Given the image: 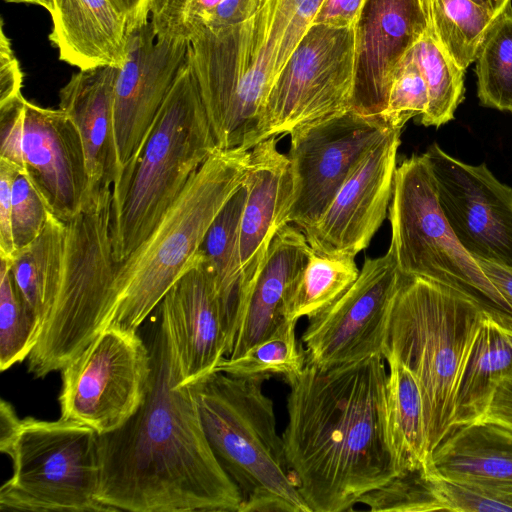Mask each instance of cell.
I'll return each instance as SVG.
<instances>
[{"label": "cell", "instance_id": "1", "mask_svg": "<svg viewBox=\"0 0 512 512\" xmlns=\"http://www.w3.org/2000/svg\"><path fill=\"white\" fill-rule=\"evenodd\" d=\"M158 307L147 395L121 427L98 436V499L112 511L241 512V493L209 444L192 386L182 384L169 315Z\"/></svg>", "mask_w": 512, "mask_h": 512}, {"label": "cell", "instance_id": "2", "mask_svg": "<svg viewBox=\"0 0 512 512\" xmlns=\"http://www.w3.org/2000/svg\"><path fill=\"white\" fill-rule=\"evenodd\" d=\"M385 359L306 363L287 381L282 434L294 483L311 512H343L396 474L387 424Z\"/></svg>", "mask_w": 512, "mask_h": 512}, {"label": "cell", "instance_id": "3", "mask_svg": "<svg viewBox=\"0 0 512 512\" xmlns=\"http://www.w3.org/2000/svg\"><path fill=\"white\" fill-rule=\"evenodd\" d=\"M486 315L449 286L399 272L382 356L396 357L419 384L429 457L453 430L458 383Z\"/></svg>", "mask_w": 512, "mask_h": 512}, {"label": "cell", "instance_id": "4", "mask_svg": "<svg viewBox=\"0 0 512 512\" xmlns=\"http://www.w3.org/2000/svg\"><path fill=\"white\" fill-rule=\"evenodd\" d=\"M218 149L187 58L138 157L113 185L111 239L116 263L148 237Z\"/></svg>", "mask_w": 512, "mask_h": 512}, {"label": "cell", "instance_id": "5", "mask_svg": "<svg viewBox=\"0 0 512 512\" xmlns=\"http://www.w3.org/2000/svg\"><path fill=\"white\" fill-rule=\"evenodd\" d=\"M249 161V150H216L148 237L116 263L107 327L137 331L159 306L195 262L211 224L242 186Z\"/></svg>", "mask_w": 512, "mask_h": 512}, {"label": "cell", "instance_id": "6", "mask_svg": "<svg viewBox=\"0 0 512 512\" xmlns=\"http://www.w3.org/2000/svg\"><path fill=\"white\" fill-rule=\"evenodd\" d=\"M267 380L214 371L191 386L209 444L241 493V512H311L292 478Z\"/></svg>", "mask_w": 512, "mask_h": 512}, {"label": "cell", "instance_id": "7", "mask_svg": "<svg viewBox=\"0 0 512 512\" xmlns=\"http://www.w3.org/2000/svg\"><path fill=\"white\" fill-rule=\"evenodd\" d=\"M112 192L66 222L63 268L51 310L28 357L43 378L61 371L109 325L116 262L111 239Z\"/></svg>", "mask_w": 512, "mask_h": 512}, {"label": "cell", "instance_id": "8", "mask_svg": "<svg viewBox=\"0 0 512 512\" xmlns=\"http://www.w3.org/2000/svg\"><path fill=\"white\" fill-rule=\"evenodd\" d=\"M392 251L398 271L449 286L512 330V308L460 244L438 204L425 153L397 166L389 206Z\"/></svg>", "mask_w": 512, "mask_h": 512}, {"label": "cell", "instance_id": "9", "mask_svg": "<svg viewBox=\"0 0 512 512\" xmlns=\"http://www.w3.org/2000/svg\"><path fill=\"white\" fill-rule=\"evenodd\" d=\"M99 434L80 422L21 419L1 452L12 475L0 489V509L10 511H112L98 499Z\"/></svg>", "mask_w": 512, "mask_h": 512}, {"label": "cell", "instance_id": "10", "mask_svg": "<svg viewBox=\"0 0 512 512\" xmlns=\"http://www.w3.org/2000/svg\"><path fill=\"white\" fill-rule=\"evenodd\" d=\"M255 16L233 28L201 31L188 50V63L222 150L252 148L271 87L272 52Z\"/></svg>", "mask_w": 512, "mask_h": 512}, {"label": "cell", "instance_id": "11", "mask_svg": "<svg viewBox=\"0 0 512 512\" xmlns=\"http://www.w3.org/2000/svg\"><path fill=\"white\" fill-rule=\"evenodd\" d=\"M355 30L312 24L275 78L252 147L352 110Z\"/></svg>", "mask_w": 512, "mask_h": 512}, {"label": "cell", "instance_id": "12", "mask_svg": "<svg viewBox=\"0 0 512 512\" xmlns=\"http://www.w3.org/2000/svg\"><path fill=\"white\" fill-rule=\"evenodd\" d=\"M0 158L12 162L48 211L68 222L87 202V174L78 131L64 111L20 95L0 105Z\"/></svg>", "mask_w": 512, "mask_h": 512}, {"label": "cell", "instance_id": "13", "mask_svg": "<svg viewBox=\"0 0 512 512\" xmlns=\"http://www.w3.org/2000/svg\"><path fill=\"white\" fill-rule=\"evenodd\" d=\"M152 372L148 344L137 331L104 329L61 370V417L99 435L121 427L142 405Z\"/></svg>", "mask_w": 512, "mask_h": 512}, {"label": "cell", "instance_id": "14", "mask_svg": "<svg viewBox=\"0 0 512 512\" xmlns=\"http://www.w3.org/2000/svg\"><path fill=\"white\" fill-rule=\"evenodd\" d=\"M393 129L350 110L292 131L287 155L293 181L289 222L301 231L316 222L356 164Z\"/></svg>", "mask_w": 512, "mask_h": 512}, {"label": "cell", "instance_id": "15", "mask_svg": "<svg viewBox=\"0 0 512 512\" xmlns=\"http://www.w3.org/2000/svg\"><path fill=\"white\" fill-rule=\"evenodd\" d=\"M424 153L439 207L460 244L475 259L512 269V187L485 164L464 163L436 142Z\"/></svg>", "mask_w": 512, "mask_h": 512}, {"label": "cell", "instance_id": "16", "mask_svg": "<svg viewBox=\"0 0 512 512\" xmlns=\"http://www.w3.org/2000/svg\"><path fill=\"white\" fill-rule=\"evenodd\" d=\"M398 277L390 249L380 257H366L351 287L309 319L301 336L307 363L328 367L382 355Z\"/></svg>", "mask_w": 512, "mask_h": 512}, {"label": "cell", "instance_id": "17", "mask_svg": "<svg viewBox=\"0 0 512 512\" xmlns=\"http://www.w3.org/2000/svg\"><path fill=\"white\" fill-rule=\"evenodd\" d=\"M189 46L187 41L158 38L149 20L129 31L126 58L118 68L114 87L118 178L138 157L157 113L187 61Z\"/></svg>", "mask_w": 512, "mask_h": 512}, {"label": "cell", "instance_id": "18", "mask_svg": "<svg viewBox=\"0 0 512 512\" xmlns=\"http://www.w3.org/2000/svg\"><path fill=\"white\" fill-rule=\"evenodd\" d=\"M401 133L395 128L372 146L320 218L302 231L315 253L355 257L369 246L389 210Z\"/></svg>", "mask_w": 512, "mask_h": 512}, {"label": "cell", "instance_id": "19", "mask_svg": "<svg viewBox=\"0 0 512 512\" xmlns=\"http://www.w3.org/2000/svg\"><path fill=\"white\" fill-rule=\"evenodd\" d=\"M354 30L352 110L380 119L397 67L428 30L421 0H366Z\"/></svg>", "mask_w": 512, "mask_h": 512}, {"label": "cell", "instance_id": "20", "mask_svg": "<svg viewBox=\"0 0 512 512\" xmlns=\"http://www.w3.org/2000/svg\"><path fill=\"white\" fill-rule=\"evenodd\" d=\"M159 305L172 324L182 384L190 385L214 372L228 353V320L202 249Z\"/></svg>", "mask_w": 512, "mask_h": 512}, {"label": "cell", "instance_id": "21", "mask_svg": "<svg viewBox=\"0 0 512 512\" xmlns=\"http://www.w3.org/2000/svg\"><path fill=\"white\" fill-rule=\"evenodd\" d=\"M312 252L299 228L289 223L279 230L253 276L239 289L235 336L227 358L240 356L286 321L288 289Z\"/></svg>", "mask_w": 512, "mask_h": 512}, {"label": "cell", "instance_id": "22", "mask_svg": "<svg viewBox=\"0 0 512 512\" xmlns=\"http://www.w3.org/2000/svg\"><path fill=\"white\" fill-rule=\"evenodd\" d=\"M277 136L253 146L243 181L246 198L239 227L240 287L254 274L281 228L289 224L293 181Z\"/></svg>", "mask_w": 512, "mask_h": 512}, {"label": "cell", "instance_id": "23", "mask_svg": "<svg viewBox=\"0 0 512 512\" xmlns=\"http://www.w3.org/2000/svg\"><path fill=\"white\" fill-rule=\"evenodd\" d=\"M118 68L80 70L59 92V108L80 136L88 181L87 203L112 191L119 172L113 122Z\"/></svg>", "mask_w": 512, "mask_h": 512}, {"label": "cell", "instance_id": "24", "mask_svg": "<svg viewBox=\"0 0 512 512\" xmlns=\"http://www.w3.org/2000/svg\"><path fill=\"white\" fill-rule=\"evenodd\" d=\"M50 14L60 60L79 70L124 63L129 26L110 0H53Z\"/></svg>", "mask_w": 512, "mask_h": 512}, {"label": "cell", "instance_id": "25", "mask_svg": "<svg viewBox=\"0 0 512 512\" xmlns=\"http://www.w3.org/2000/svg\"><path fill=\"white\" fill-rule=\"evenodd\" d=\"M429 465L448 479L512 488V433L482 421L458 427L432 452Z\"/></svg>", "mask_w": 512, "mask_h": 512}, {"label": "cell", "instance_id": "26", "mask_svg": "<svg viewBox=\"0 0 512 512\" xmlns=\"http://www.w3.org/2000/svg\"><path fill=\"white\" fill-rule=\"evenodd\" d=\"M511 370L512 330L486 315L458 383L453 430L482 420L496 387Z\"/></svg>", "mask_w": 512, "mask_h": 512}, {"label": "cell", "instance_id": "27", "mask_svg": "<svg viewBox=\"0 0 512 512\" xmlns=\"http://www.w3.org/2000/svg\"><path fill=\"white\" fill-rule=\"evenodd\" d=\"M384 359L389 365L387 424L398 474L420 468L429 460L424 405L411 371L393 355Z\"/></svg>", "mask_w": 512, "mask_h": 512}, {"label": "cell", "instance_id": "28", "mask_svg": "<svg viewBox=\"0 0 512 512\" xmlns=\"http://www.w3.org/2000/svg\"><path fill=\"white\" fill-rule=\"evenodd\" d=\"M65 243L66 223L50 214L40 235L16 251L10 261L15 286L41 328L58 290Z\"/></svg>", "mask_w": 512, "mask_h": 512}, {"label": "cell", "instance_id": "29", "mask_svg": "<svg viewBox=\"0 0 512 512\" xmlns=\"http://www.w3.org/2000/svg\"><path fill=\"white\" fill-rule=\"evenodd\" d=\"M245 198L246 188L242 184L211 224L201 248L213 271L216 288L227 315V356L231 351L235 336L241 280L239 227Z\"/></svg>", "mask_w": 512, "mask_h": 512}, {"label": "cell", "instance_id": "30", "mask_svg": "<svg viewBox=\"0 0 512 512\" xmlns=\"http://www.w3.org/2000/svg\"><path fill=\"white\" fill-rule=\"evenodd\" d=\"M428 30L462 69L476 61L489 29L499 16L472 0H421Z\"/></svg>", "mask_w": 512, "mask_h": 512}, {"label": "cell", "instance_id": "31", "mask_svg": "<svg viewBox=\"0 0 512 512\" xmlns=\"http://www.w3.org/2000/svg\"><path fill=\"white\" fill-rule=\"evenodd\" d=\"M354 258L313 251L288 289L285 319L297 322L302 317L311 319L338 300L359 276Z\"/></svg>", "mask_w": 512, "mask_h": 512}, {"label": "cell", "instance_id": "32", "mask_svg": "<svg viewBox=\"0 0 512 512\" xmlns=\"http://www.w3.org/2000/svg\"><path fill=\"white\" fill-rule=\"evenodd\" d=\"M427 86L428 107L420 116L426 127H440L454 119L464 99V73L441 48L429 30L410 49Z\"/></svg>", "mask_w": 512, "mask_h": 512}, {"label": "cell", "instance_id": "33", "mask_svg": "<svg viewBox=\"0 0 512 512\" xmlns=\"http://www.w3.org/2000/svg\"><path fill=\"white\" fill-rule=\"evenodd\" d=\"M297 321H284L268 338L235 358L224 357L215 371L236 377L280 376L285 382L306 366L305 348L296 337Z\"/></svg>", "mask_w": 512, "mask_h": 512}, {"label": "cell", "instance_id": "34", "mask_svg": "<svg viewBox=\"0 0 512 512\" xmlns=\"http://www.w3.org/2000/svg\"><path fill=\"white\" fill-rule=\"evenodd\" d=\"M475 71L481 105L512 112V7L489 29Z\"/></svg>", "mask_w": 512, "mask_h": 512}, {"label": "cell", "instance_id": "35", "mask_svg": "<svg viewBox=\"0 0 512 512\" xmlns=\"http://www.w3.org/2000/svg\"><path fill=\"white\" fill-rule=\"evenodd\" d=\"M0 260V370L5 371L29 357L41 324L15 286L10 261Z\"/></svg>", "mask_w": 512, "mask_h": 512}, {"label": "cell", "instance_id": "36", "mask_svg": "<svg viewBox=\"0 0 512 512\" xmlns=\"http://www.w3.org/2000/svg\"><path fill=\"white\" fill-rule=\"evenodd\" d=\"M427 107V86L409 50L395 71L380 119L391 128L403 129L411 118L422 116Z\"/></svg>", "mask_w": 512, "mask_h": 512}, {"label": "cell", "instance_id": "37", "mask_svg": "<svg viewBox=\"0 0 512 512\" xmlns=\"http://www.w3.org/2000/svg\"><path fill=\"white\" fill-rule=\"evenodd\" d=\"M224 0H149L150 22L162 39L191 42L215 7Z\"/></svg>", "mask_w": 512, "mask_h": 512}, {"label": "cell", "instance_id": "38", "mask_svg": "<svg viewBox=\"0 0 512 512\" xmlns=\"http://www.w3.org/2000/svg\"><path fill=\"white\" fill-rule=\"evenodd\" d=\"M50 212L29 180L19 174L12 189V233L16 251L35 240L44 229Z\"/></svg>", "mask_w": 512, "mask_h": 512}, {"label": "cell", "instance_id": "39", "mask_svg": "<svg viewBox=\"0 0 512 512\" xmlns=\"http://www.w3.org/2000/svg\"><path fill=\"white\" fill-rule=\"evenodd\" d=\"M18 168L10 161L0 158V258L11 261L16 253L12 233V189Z\"/></svg>", "mask_w": 512, "mask_h": 512}, {"label": "cell", "instance_id": "40", "mask_svg": "<svg viewBox=\"0 0 512 512\" xmlns=\"http://www.w3.org/2000/svg\"><path fill=\"white\" fill-rule=\"evenodd\" d=\"M0 29V105L20 95L23 74L20 64L12 50L11 44L3 29Z\"/></svg>", "mask_w": 512, "mask_h": 512}, {"label": "cell", "instance_id": "41", "mask_svg": "<svg viewBox=\"0 0 512 512\" xmlns=\"http://www.w3.org/2000/svg\"><path fill=\"white\" fill-rule=\"evenodd\" d=\"M366 0H323L313 24L354 28Z\"/></svg>", "mask_w": 512, "mask_h": 512}, {"label": "cell", "instance_id": "42", "mask_svg": "<svg viewBox=\"0 0 512 512\" xmlns=\"http://www.w3.org/2000/svg\"><path fill=\"white\" fill-rule=\"evenodd\" d=\"M481 421L497 425L512 433V370L496 387Z\"/></svg>", "mask_w": 512, "mask_h": 512}, {"label": "cell", "instance_id": "43", "mask_svg": "<svg viewBox=\"0 0 512 512\" xmlns=\"http://www.w3.org/2000/svg\"><path fill=\"white\" fill-rule=\"evenodd\" d=\"M481 269L512 308V269L494 262L476 259Z\"/></svg>", "mask_w": 512, "mask_h": 512}, {"label": "cell", "instance_id": "44", "mask_svg": "<svg viewBox=\"0 0 512 512\" xmlns=\"http://www.w3.org/2000/svg\"><path fill=\"white\" fill-rule=\"evenodd\" d=\"M114 6L125 16L129 31L135 26L148 21L149 0H110Z\"/></svg>", "mask_w": 512, "mask_h": 512}, {"label": "cell", "instance_id": "45", "mask_svg": "<svg viewBox=\"0 0 512 512\" xmlns=\"http://www.w3.org/2000/svg\"><path fill=\"white\" fill-rule=\"evenodd\" d=\"M20 423L21 419L17 417L13 406L2 399L0 403V451L7 447Z\"/></svg>", "mask_w": 512, "mask_h": 512}, {"label": "cell", "instance_id": "46", "mask_svg": "<svg viewBox=\"0 0 512 512\" xmlns=\"http://www.w3.org/2000/svg\"><path fill=\"white\" fill-rule=\"evenodd\" d=\"M488 9L495 16H500L511 8V0H472Z\"/></svg>", "mask_w": 512, "mask_h": 512}, {"label": "cell", "instance_id": "47", "mask_svg": "<svg viewBox=\"0 0 512 512\" xmlns=\"http://www.w3.org/2000/svg\"><path fill=\"white\" fill-rule=\"evenodd\" d=\"M8 3L34 4L45 8L49 13L53 10V0H4Z\"/></svg>", "mask_w": 512, "mask_h": 512}]
</instances>
